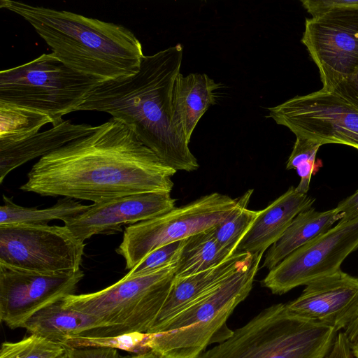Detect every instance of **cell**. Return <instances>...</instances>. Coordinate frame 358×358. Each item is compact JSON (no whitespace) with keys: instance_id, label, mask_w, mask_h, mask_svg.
Segmentation results:
<instances>
[{"instance_id":"cell-1","label":"cell","mask_w":358,"mask_h":358,"mask_svg":"<svg viewBox=\"0 0 358 358\" xmlns=\"http://www.w3.org/2000/svg\"><path fill=\"white\" fill-rule=\"evenodd\" d=\"M176 172L112 117L90 134L41 157L20 189L96 203L135 194L171 192Z\"/></svg>"},{"instance_id":"cell-2","label":"cell","mask_w":358,"mask_h":358,"mask_svg":"<svg viewBox=\"0 0 358 358\" xmlns=\"http://www.w3.org/2000/svg\"><path fill=\"white\" fill-rule=\"evenodd\" d=\"M183 46L178 43L144 56L139 71L124 78L104 81L87 94L79 110L110 114L127 125L168 166L196 171L199 165L172 124V94L180 73Z\"/></svg>"},{"instance_id":"cell-3","label":"cell","mask_w":358,"mask_h":358,"mask_svg":"<svg viewBox=\"0 0 358 358\" xmlns=\"http://www.w3.org/2000/svg\"><path fill=\"white\" fill-rule=\"evenodd\" d=\"M0 8L23 17L71 69L99 82L136 74L144 55L125 27L66 10L1 0Z\"/></svg>"},{"instance_id":"cell-4","label":"cell","mask_w":358,"mask_h":358,"mask_svg":"<svg viewBox=\"0 0 358 358\" xmlns=\"http://www.w3.org/2000/svg\"><path fill=\"white\" fill-rule=\"evenodd\" d=\"M262 253L219 285L191 302L152 334L148 347L163 358H198L213 343L233 334L227 321L250 294Z\"/></svg>"},{"instance_id":"cell-5","label":"cell","mask_w":358,"mask_h":358,"mask_svg":"<svg viewBox=\"0 0 358 358\" xmlns=\"http://www.w3.org/2000/svg\"><path fill=\"white\" fill-rule=\"evenodd\" d=\"M338 331L270 306L198 358H324Z\"/></svg>"},{"instance_id":"cell-6","label":"cell","mask_w":358,"mask_h":358,"mask_svg":"<svg viewBox=\"0 0 358 358\" xmlns=\"http://www.w3.org/2000/svg\"><path fill=\"white\" fill-rule=\"evenodd\" d=\"M177 263L136 275L123 276L101 290L64 297V307L92 317L99 329L88 336L147 334L167 299Z\"/></svg>"},{"instance_id":"cell-7","label":"cell","mask_w":358,"mask_h":358,"mask_svg":"<svg viewBox=\"0 0 358 358\" xmlns=\"http://www.w3.org/2000/svg\"><path fill=\"white\" fill-rule=\"evenodd\" d=\"M99 80L78 73L52 52L0 72V102L48 115L52 127L78 111Z\"/></svg>"},{"instance_id":"cell-8","label":"cell","mask_w":358,"mask_h":358,"mask_svg":"<svg viewBox=\"0 0 358 358\" xmlns=\"http://www.w3.org/2000/svg\"><path fill=\"white\" fill-rule=\"evenodd\" d=\"M236 199L214 192L156 217L124 229L116 252L131 270L157 248L208 230L227 219L239 206Z\"/></svg>"},{"instance_id":"cell-9","label":"cell","mask_w":358,"mask_h":358,"mask_svg":"<svg viewBox=\"0 0 358 358\" xmlns=\"http://www.w3.org/2000/svg\"><path fill=\"white\" fill-rule=\"evenodd\" d=\"M85 243L65 226L0 225V264L42 273L80 270Z\"/></svg>"},{"instance_id":"cell-10","label":"cell","mask_w":358,"mask_h":358,"mask_svg":"<svg viewBox=\"0 0 358 358\" xmlns=\"http://www.w3.org/2000/svg\"><path fill=\"white\" fill-rule=\"evenodd\" d=\"M268 110L270 117L296 137L358 150V109L333 91L321 89L296 96Z\"/></svg>"},{"instance_id":"cell-11","label":"cell","mask_w":358,"mask_h":358,"mask_svg":"<svg viewBox=\"0 0 358 358\" xmlns=\"http://www.w3.org/2000/svg\"><path fill=\"white\" fill-rule=\"evenodd\" d=\"M357 249L358 217L339 222L269 270L262 286L274 294H285L341 270L345 258Z\"/></svg>"},{"instance_id":"cell-12","label":"cell","mask_w":358,"mask_h":358,"mask_svg":"<svg viewBox=\"0 0 358 358\" xmlns=\"http://www.w3.org/2000/svg\"><path fill=\"white\" fill-rule=\"evenodd\" d=\"M301 41L320 71L322 89L331 91L358 71V6L306 18Z\"/></svg>"},{"instance_id":"cell-13","label":"cell","mask_w":358,"mask_h":358,"mask_svg":"<svg viewBox=\"0 0 358 358\" xmlns=\"http://www.w3.org/2000/svg\"><path fill=\"white\" fill-rule=\"evenodd\" d=\"M83 276L81 270L48 274L0 264L1 322L22 327L38 310L74 294Z\"/></svg>"},{"instance_id":"cell-14","label":"cell","mask_w":358,"mask_h":358,"mask_svg":"<svg viewBox=\"0 0 358 358\" xmlns=\"http://www.w3.org/2000/svg\"><path fill=\"white\" fill-rule=\"evenodd\" d=\"M176 202L169 192L131 194L90 205L85 212L64 222V226L85 242L96 234L121 231L123 224L166 213L176 208Z\"/></svg>"},{"instance_id":"cell-15","label":"cell","mask_w":358,"mask_h":358,"mask_svg":"<svg viewBox=\"0 0 358 358\" xmlns=\"http://www.w3.org/2000/svg\"><path fill=\"white\" fill-rule=\"evenodd\" d=\"M285 304L302 317L345 330L358 317V278L341 269L309 282L299 297Z\"/></svg>"},{"instance_id":"cell-16","label":"cell","mask_w":358,"mask_h":358,"mask_svg":"<svg viewBox=\"0 0 358 358\" xmlns=\"http://www.w3.org/2000/svg\"><path fill=\"white\" fill-rule=\"evenodd\" d=\"M315 199L298 192L291 186L258 215L239 243L235 253L264 252L283 235L294 217L311 208Z\"/></svg>"},{"instance_id":"cell-17","label":"cell","mask_w":358,"mask_h":358,"mask_svg":"<svg viewBox=\"0 0 358 358\" xmlns=\"http://www.w3.org/2000/svg\"><path fill=\"white\" fill-rule=\"evenodd\" d=\"M254 256L248 252L235 253L210 268L188 276L175 277L169 296L147 334L154 333L191 302L250 264Z\"/></svg>"},{"instance_id":"cell-18","label":"cell","mask_w":358,"mask_h":358,"mask_svg":"<svg viewBox=\"0 0 358 358\" xmlns=\"http://www.w3.org/2000/svg\"><path fill=\"white\" fill-rule=\"evenodd\" d=\"M220 87L205 73H180L172 94V124L174 130L189 143L192 132L208 108L215 104V90Z\"/></svg>"},{"instance_id":"cell-19","label":"cell","mask_w":358,"mask_h":358,"mask_svg":"<svg viewBox=\"0 0 358 358\" xmlns=\"http://www.w3.org/2000/svg\"><path fill=\"white\" fill-rule=\"evenodd\" d=\"M96 127L64 120L52 129L38 132L22 141L0 146V183L17 167L90 134Z\"/></svg>"},{"instance_id":"cell-20","label":"cell","mask_w":358,"mask_h":358,"mask_svg":"<svg viewBox=\"0 0 358 358\" xmlns=\"http://www.w3.org/2000/svg\"><path fill=\"white\" fill-rule=\"evenodd\" d=\"M342 217L336 208L326 211L310 208L299 213L280 238L266 250L261 268L272 269L294 250L329 230Z\"/></svg>"},{"instance_id":"cell-21","label":"cell","mask_w":358,"mask_h":358,"mask_svg":"<svg viewBox=\"0 0 358 358\" xmlns=\"http://www.w3.org/2000/svg\"><path fill=\"white\" fill-rule=\"evenodd\" d=\"M30 334L63 343L78 336H90L99 329L95 320L62 304V300L38 310L22 325Z\"/></svg>"},{"instance_id":"cell-22","label":"cell","mask_w":358,"mask_h":358,"mask_svg":"<svg viewBox=\"0 0 358 358\" xmlns=\"http://www.w3.org/2000/svg\"><path fill=\"white\" fill-rule=\"evenodd\" d=\"M214 237L211 228L185 240L176 277L188 276L217 266L232 256Z\"/></svg>"},{"instance_id":"cell-23","label":"cell","mask_w":358,"mask_h":358,"mask_svg":"<svg viewBox=\"0 0 358 358\" xmlns=\"http://www.w3.org/2000/svg\"><path fill=\"white\" fill-rule=\"evenodd\" d=\"M3 204L0 207V225L10 224H48L54 220L64 222L85 212L90 205L76 199L64 197L51 207L38 209L15 204L12 199L3 194Z\"/></svg>"},{"instance_id":"cell-24","label":"cell","mask_w":358,"mask_h":358,"mask_svg":"<svg viewBox=\"0 0 358 358\" xmlns=\"http://www.w3.org/2000/svg\"><path fill=\"white\" fill-rule=\"evenodd\" d=\"M48 123L52 120L46 114L0 102V146L22 141Z\"/></svg>"},{"instance_id":"cell-25","label":"cell","mask_w":358,"mask_h":358,"mask_svg":"<svg viewBox=\"0 0 358 358\" xmlns=\"http://www.w3.org/2000/svg\"><path fill=\"white\" fill-rule=\"evenodd\" d=\"M253 189H249L241 196V203L237 209L227 219L211 228L220 245L235 254L236 248L253 224L259 210L248 208Z\"/></svg>"},{"instance_id":"cell-26","label":"cell","mask_w":358,"mask_h":358,"mask_svg":"<svg viewBox=\"0 0 358 358\" xmlns=\"http://www.w3.org/2000/svg\"><path fill=\"white\" fill-rule=\"evenodd\" d=\"M148 334L133 332L117 336H78L67 339L65 348H107L121 350L134 355L150 351L148 347Z\"/></svg>"},{"instance_id":"cell-27","label":"cell","mask_w":358,"mask_h":358,"mask_svg":"<svg viewBox=\"0 0 358 358\" xmlns=\"http://www.w3.org/2000/svg\"><path fill=\"white\" fill-rule=\"evenodd\" d=\"M65 352L63 345L30 334L17 342H3L0 358H57Z\"/></svg>"},{"instance_id":"cell-28","label":"cell","mask_w":358,"mask_h":358,"mask_svg":"<svg viewBox=\"0 0 358 358\" xmlns=\"http://www.w3.org/2000/svg\"><path fill=\"white\" fill-rule=\"evenodd\" d=\"M322 146L317 142L296 137L292 151L288 158L286 169H295L300 177V182L295 187L302 194L308 193L315 166L316 155Z\"/></svg>"},{"instance_id":"cell-29","label":"cell","mask_w":358,"mask_h":358,"mask_svg":"<svg viewBox=\"0 0 358 358\" xmlns=\"http://www.w3.org/2000/svg\"><path fill=\"white\" fill-rule=\"evenodd\" d=\"M185 240L170 243L154 250L135 267L129 270L127 275L131 276L143 274L177 263Z\"/></svg>"},{"instance_id":"cell-30","label":"cell","mask_w":358,"mask_h":358,"mask_svg":"<svg viewBox=\"0 0 358 358\" xmlns=\"http://www.w3.org/2000/svg\"><path fill=\"white\" fill-rule=\"evenodd\" d=\"M301 1L312 17L334 9L358 6V0H301Z\"/></svg>"},{"instance_id":"cell-31","label":"cell","mask_w":358,"mask_h":358,"mask_svg":"<svg viewBox=\"0 0 358 358\" xmlns=\"http://www.w3.org/2000/svg\"><path fill=\"white\" fill-rule=\"evenodd\" d=\"M67 358H127L118 350L107 348H66Z\"/></svg>"},{"instance_id":"cell-32","label":"cell","mask_w":358,"mask_h":358,"mask_svg":"<svg viewBox=\"0 0 358 358\" xmlns=\"http://www.w3.org/2000/svg\"><path fill=\"white\" fill-rule=\"evenodd\" d=\"M331 91L358 109V71L338 82Z\"/></svg>"},{"instance_id":"cell-33","label":"cell","mask_w":358,"mask_h":358,"mask_svg":"<svg viewBox=\"0 0 358 358\" xmlns=\"http://www.w3.org/2000/svg\"><path fill=\"white\" fill-rule=\"evenodd\" d=\"M336 208L343 215L340 222H348L358 217V189L340 201Z\"/></svg>"},{"instance_id":"cell-34","label":"cell","mask_w":358,"mask_h":358,"mask_svg":"<svg viewBox=\"0 0 358 358\" xmlns=\"http://www.w3.org/2000/svg\"><path fill=\"white\" fill-rule=\"evenodd\" d=\"M350 343L344 331L337 334L335 341L324 358H352Z\"/></svg>"},{"instance_id":"cell-35","label":"cell","mask_w":358,"mask_h":358,"mask_svg":"<svg viewBox=\"0 0 358 358\" xmlns=\"http://www.w3.org/2000/svg\"><path fill=\"white\" fill-rule=\"evenodd\" d=\"M127 358H163L158 355L157 354L153 352L152 351H149L147 352L133 355H127Z\"/></svg>"},{"instance_id":"cell-36","label":"cell","mask_w":358,"mask_h":358,"mask_svg":"<svg viewBox=\"0 0 358 358\" xmlns=\"http://www.w3.org/2000/svg\"><path fill=\"white\" fill-rule=\"evenodd\" d=\"M350 345L352 354L355 358H358V336L356 340Z\"/></svg>"},{"instance_id":"cell-37","label":"cell","mask_w":358,"mask_h":358,"mask_svg":"<svg viewBox=\"0 0 358 358\" xmlns=\"http://www.w3.org/2000/svg\"><path fill=\"white\" fill-rule=\"evenodd\" d=\"M57 358H67L66 352H65L64 354H63L62 355Z\"/></svg>"}]
</instances>
